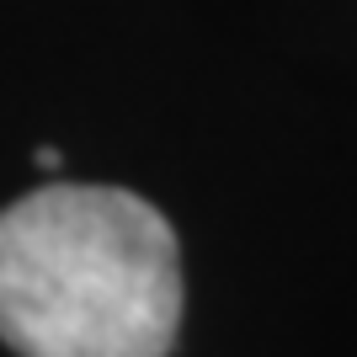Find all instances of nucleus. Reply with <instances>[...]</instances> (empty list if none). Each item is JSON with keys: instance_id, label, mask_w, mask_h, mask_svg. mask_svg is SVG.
I'll list each match as a JSON object with an SVG mask.
<instances>
[{"instance_id": "nucleus-1", "label": "nucleus", "mask_w": 357, "mask_h": 357, "mask_svg": "<svg viewBox=\"0 0 357 357\" xmlns=\"http://www.w3.org/2000/svg\"><path fill=\"white\" fill-rule=\"evenodd\" d=\"M176 235L123 187H43L0 213V342L22 357H165Z\"/></svg>"}]
</instances>
